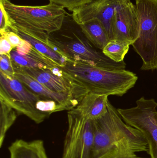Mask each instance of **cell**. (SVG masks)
Wrapping results in <instances>:
<instances>
[{"mask_svg":"<svg viewBox=\"0 0 157 158\" xmlns=\"http://www.w3.org/2000/svg\"><path fill=\"white\" fill-rule=\"evenodd\" d=\"M108 97L106 95L88 93L74 109L88 119L94 120L107 112Z\"/></svg>","mask_w":157,"mask_h":158,"instance_id":"13","label":"cell"},{"mask_svg":"<svg viewBox=\"0 0 157 158\" xmlns=\"http://www.w3.org/2000/svg\"><path fill=\"white\" fill-rule=\"evenodd\" d=\"M14 109L0 99V147L4 141L6 132L13 125L17 117Z\"/></svg>","mask_w":157,"mask_h":158,"instance_id":"18","label":"cell"},{"mask_svg":"<svg viewBox=\"0 0 157 158\" xmlns=\"http://www.w3.org/2000/svg\"><path fill=\"white\" fill-rule=\"evenodd\" d=\"M41 99L15 77L11 78L0 71V99L4 101L19 114H23L37 124L49 117L36 108Z\"/></svg>","mask_w":157,"mask_h":158,"instance_id":"7","label":"cell"},{"mask_svg":"<svg viewBox=\"0 0 157 158\" xmlns=\"http://www.w3.org/2000/svg\"><path fill=\"white\" fill-rule=\"evenodd\" d=\"M12 63L15 77L23 83L32 92L39 95L42 99L55 100L61 104L68 105L73 109L79 104V101L73 95L52 91L28 75L20 66L13 62Z\"/></svg>","mask_w":157,"mask_h":158,"instance_id":"12","label":"cell"},{"mask_svg":"<svg viewBox=\"0 0 157 158\" xmlns=\"http://www.w3.org/2000/svg\"><path fill=\"white\" fill-rule=\"evenodd\" d=\"M135 1L140 33L132 45L143 61L141 70H157V0Z\"/></svg>","mask_w":157,"mask_h":158,"instance_id":"5","label":"cell"},{"mask_svg":"<svg viewBox=\"0 0 157 158\" xmlns=\"http://www.w3.org/2000/svg\"><path fill=\"white\" fill-rule=\"evenodd\" d=\"M0 71L9 77H15L14 71L10 56L4 54L0 56Z\"/></svg>","mask_w":157,"mask_h":158,"instance_id":"21","label":"cell"},{"mask_svg":"<svg viewBox=\"0 0 157 158\" xmlns=\"http://www.w3.org/2000/svg\"><path fill=\"white\" fill-rule=\"evenodd\" d=\"M20 67L31 77L53 92L73 95L79 103L85 96L76 87L71 80L65 76L63 72V77H61L54 74L50 69Z\"/></svg>","mask_w":157,"mask_h":158,"instance_id":"11","label":"cell"},{"mask_svg":"<svg viewBox=\"0 0 157 158\" xmlns=\"http://www.w3.org/2000/svg\"><path fill=\"white\" fill-rule=\"evenodd\" d=\"M0 33H3L6 31H10L12 27V24L10 21L7 12L6 11L2 3L1 2H0Z\"/></svg>","mask_w":157,"mask_h":158,"instance_id":"22","label":"cell"},{"mask_svg":"<svg viewBox=\"0 0 157 158\" xmlns=\"http://www.w3.org/2000/svg\"><path fill=\"white\" fill-rule=\"evenodd\" d=\"M68 129L64 142L61 158H94L93 121L75 110H69Z\"/></svg>","mask_w":157,"mask_h":158,"instance_id":"6","label":"cell"},{"mask_svg":"<svg viewBox=\"0 0 157 158\" xmlns=\"http://www.w3.org/2000/svg\"><path fill=\"white\" fill-rule=\"evenodd\" d=\"M140 27L136 6L131 0H125L119 5L112 24L113 40L132 45L139 37Z\"/></svg>","mask_w":157,"mask_h":158,"instance_id":"9","label":"cell"},{"mask_svg":"<svg viewBox=\"0 0 157 158\" xmlns=\"http://www.w3.org/2000/svg\"><path fill=\"white\" fill-rule=\"evenodd\" d=\"M58 33L50 34L49 43L68 61L79 62L93 66L110 69H125L124 61L116 63L94 49L87 40L80 26L67 14Z\"/></svg>","mask_w":157,"mask_h":158,"instance_id":"4","label":"cell"},{"mask_svg":"<svg viewBox=\"0 0 157 158\" xmlns=\"http://www.w3.org/2000/svg\"><path fill=\"white\" fill-rule=\"evenodd\" d=\"M36 106L37 109L40 112L49 116L54 112L73 109L70 106L61 104L55 100L42 98L37 102Z\"/></svg>","mask_w":157,"mask_h":158,"instance_id":"20","label":"cell"},{"mask_svg":"<svg viewBox=\"0 0 157 158\" xmlns=\"http://www.w3.org/2000/svg\"><path fill=\"white\" fill-rule=\"evenodd\" d=\"M10 57L13 63L22 67L50 69L57 66L33 46L30 52L25 56L19 54L16 50L13 49L10 53Z\"/></svg>","mask_w":157,"mask_h":158,"instance_id":"15","label":"cell"},{"mask_svg":"<svg viewBox=\"0 0 157 158\" xmlns=\"http://www.w3.org/2000/svg\"><path fill=\"white\" fill-rule=\"evenodd\" d=\"M10 158H49L41 140L27 142L18 139L8 148Z\"/></svg>","mask_w":157,"mask_h":158,"instance_id":"14","label":"cell"},{"mask_svg":"<svg viewBox=\"0 0 157 158\" xmlns=\"http://www.w3.org/2000/svg\"><path fill=\"white\" fill-rule=\"evenodd\" d=\"M33 46L30 43L23 39L20 44L15 49L19 54L25 56L30 52Z\"/></svg>","mask_w":157,"mask_h":158,"instance_id":"25","label":"cell"},{"mask_svg":"<svg viewBox=\"0 0 157 158\" xmlns=\"http://www.w3.org/2000/svg\"><path fill=\"white\" fill-rule=\"evenodd\" d=\"M12 31L15 32L21 38L30 43L36 50L49 57L58 66L63 67L66 64L68 61L67 58L56 51L51 44H46L16 29Z\"/></svg>","mask_w":157,"mask_h":158,"instance_id":"17","label":"cell"},{"mask_svg":"<svg viewBox=\"0 0 157 158\" xmlns=\"http://www.w3.org/2000/svg\"><path fill=\"white\" fill-rule=\"evenodd\" d=\"M130 46V44L126 43L113 40L109 42L102 52L111 60L116 63H120L124 61Z\"/></svg>","mask_w":157,"mask_h":158,"instance_id":"19","label":"cell"},{"mask_svg":"<svg viewBox=\"0 0 157 158\" xmlns=\"http://www.w3.org/2000/svg\"><path fill=\"white\" fill-rule=\"evenodd\" d=\"M68 6L71 9H74L78 6L88 3L92 0H64Z\"/></svg>","mask_w":157,"mask_h":158,"instance_id":"26","label":"cell"},{"mask_svg":"<svg viewBox=\"0 0 157 158\" xmlns=\"http://www.w3.org/2000/svg\"><path fill=\"white\" fill-rule=\"evenodd\" d=\"M14 49L9 41L3 36L0 38V55L10 56V53Z\"/></svg>","mask_w":157,"mask_h":158,"instance_id":"24","label":"cell"},{"mask_svg":"<svg viewBox=\"0 0 157 158\" xmlns=\"http://www.w3.org/2000/svg\"><path fill=\"white\" fill-rule=\"evenodd\" d=\"M12 24L18 30L50 45V34L61 29L67 13L62 6L52 2L37 6L18 5L9 0H0Z\"/></svg>","mask_w":157,"mask_h":158,"instance_id":"3","label":"cell"},{"mask_svg":"<svg viewBox=\"0 0 157 158\" xmlns=\"http://www.w3.org/2000/svg\"><path fill=\"white\" fill-rule=\"evenodd\" d=\"M1 36L5 37L12 44L14 49L16 48L20 44L23 40L18 34L11 31L1 33Z\"/></svg>","mask_w":157,"mask_h":158,"instance_id":"23","label":"cell"},{"mask_svg":"<svg viewBox=\"0 0 157 158\" xmlns=\"http://www.w3.org/2000/svg\"><path fill=\"white\" fill-rule=\"evenodd\" d=\"M135 158H143V157H139V156H136V157Z\"/></svg>","mask_w":157,"mask_h":158,"instance_id":"27","label":"cell"},{"mask_svg":"<svg viewBox=\"0 0 157 158\" xmlns=\"http://www.w3.org/2000/svg\"><path fill=\"white\" fill-rule=\"evenodd\" d=\"M107 112L93 121L94 158H135L148 151V144L139 130L124 122L108 100Z\"/></svg>","mask_w":157,"mask_h":158,"instance_id":"1","label":"cell"},{"mask_svg":"<svg viewBox=\"0 0 157 158\" xmlns=\"http://www.w3.org/2000/svg\"><path fill=\"white\" fill-rule=\"evenodd\" d=\"M61 69L65 77L85 95L122 96L134 87L138 80L136 74L129 70L107 69L79 62L67 61Z\"/></svg>","mask_w":157,"mask_h":158,"instance_id":"2","label":"cell"},{"mask_svg":"<svg viewBox=\"0 0 157 158\" xmlns=\"http://www.w3.org/2000/svg\"><path fill=\"white\" fill-rule=\"evenodd\" d=\"M79 26L87 40L101 51L110 41L104 26L97 19H91Z\"/></svg>","mask_w":157,"mask_h":158,"instance_id":"16","label":"cell"},{"mask_svg":"<svg viewBox=\"0 0 157 158\" xmlns=\"http://www.w3.org/2000/svg\"><path fill=\"white\" fill-rule=\"evenodd\" d=\"M125 0H92L75 8L72 12L74 20L79 25L94 19H99L108 33L110 40H113L112 19L117 7Z\"/></svg>","mask_w":157,"mask_h":158,"instance_id":"10","label":"cell"},{"mask_svg":"<svg viewBox=\"0 0 157 158\" xmlns=\"http://www.w3.org/2000/svg\"><path fill=\"white\" fill-rule=\"evenodd\" d=\"M157 103L154 98L142 97L136 101V106L117 109L124 122L139 130L148 144L151 158H157Z\"/></svg>","mask_w":157,"mask_h":158,"instance_id":"8","label":"cell"}]
</instances>
